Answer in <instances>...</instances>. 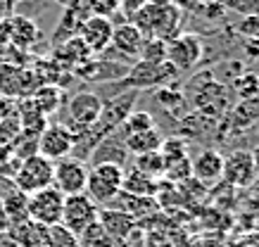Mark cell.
Segmentation results:
<instances>
[{"label":"cell","instance_id":"cell-1","mask_svg":"<svg viewBox=\"0 0 259 247\" xmlns=\"http://www.w3.org/2000/svg\"><path fill=\"white\" fill-rule=\"evenodd\" d=\"M124 183V167L117 164H95L88 169L86 195L98 207H110L114 197L121 192Z\"/></svg>","mask_w":259,"mask_h":247},{"label":"cell","instance_id":"cell-2","mask_svg":"<svg viewBox=\"0 0 259 247\" xmlns=\"http://www.w3.org/2000/svg\"><path fill=\"white\" fill-rule=\"evenodd\" d=\"M179 76L169 62L162 64H148V62H136L128 67L126 76L121 79V86L126 90H148V88H164Z\"/></svg>","mask_w":259,"mask_h":247},{"label":"cell","instance_id":"cell-3","mask_svg":"<svg viewBox=\"0 0 259 247\" xmlns=\"http://www.w3.org/2000/svg\"><path fill=\"white\" fill-rule=\"evenodd\" d=\"M62 205H64V195L57 188H43L36 190L31 195H26V216L38 226H55L62 221Z\"/></svg>","mask_w":259,"mask_h":247},{"label":"cell","instance_id":"cell-4","mask_svg":"<svg viewBox=\"0 0 259 247\" xmlns=\"http://www.w3.org/2000/svg\"><path fill=\"white\" fill-rule=\"evenodd\" d=\"M53 167L55 164L50 160L40 157V155H33V157H29V160H24L19 164L15 178H12V185L24 195L50 188L53 185Z\"/></svg>","mask_w":259,"mask_h":247},{"label":"cell","instance_id":"cell-5","mask_svg":"<svg viewBox=\"0 0 259 247\" xmlns=\"http://www.w3.org/2000/svg\"><path fill=\"white\" fill-rule=\"evenodd\" d=\"M98 214H100V207L88 197L86 192H81V195H67L62 205V221L60 223H62L64 228H69L74 235H81L88 226L98 223Z\"/></svg>","mask_w":259,"mask_h":247},{"label":"cell","instance_id":"cell-6","mask_svg":"<svg viewBox=\"0 0 259 247\" xmlns=\"http://www.w3.org/2000/svg\"><path fill=\"white\" fill-rule=\"evenodd\" d=\"M100 114H102V97L98 93L83 90V93H76L67 103V124L64 126L69 128L71 133H79L83 128L93 126L95 121L100 119Z\"/></svg>","mask_w":259,"mask_h":247},{"label":"cell","instance_id":"cell-7","mask_svg":"<svg viewBox=\"0 0 259 247\" xmlns=\"http://www.w3.org/2000/svg\"><path fill=\"white\" fill-rule=\"evenodd\" d=\"M204 53V43L197 33H179L166 43V62L176 72H190Z\"/></svg>","mask_w":259,"mask_h":247},{"label":"cell","instance_id":"cell-8","mask_svg":"<svg viewBox=\"0 0 259 247\" xmlns=\"http://www.w3.org/2000/svg\"><path fill=\"white\" fill-rule=\"evenodd\" d=\"M88 164L74 157H64V160L55 162L53 167V188L67 195H81L86 192V181H88Z\"/></svg>","mask_w":259,"mask_h":247},{"label":"cell","instance_id":"cell-9","mask_svg":"<svg viewBox=\"0 0 259 247\" xmlns=\"http://www.w3.org/2000/svg\"><path fill=\"white\" fill-rule=\"evenodd\" d=\"M74 150V133L64 124H48L38 133V155L53 164L64 157H71Z\"/></svg>","mask_w":259,"mask_h":247},{"label":"cell","instance_id":"cell-10","mask_svg":"<svg viewBox=\"0 0 259 247\" xmlns=\"http://www.w3.org/2000/svg\"><path fill=\"white\" fill-rule=\"evenodd\" d=\"M112 33H114V24L110 17L105 15H91L83 19V24L79 29V38L83 40V45L88 48L91 55H100L110 48Z\"/></svg>","mask_w":259,"mask_h":247},{"label":"cell","instance_id":"cell-11","mask_svg":"<svg viewBox=\"0 0 259 247\" xmlns=\"http://www.w3.org/2000/svg\"><path fill=\"white\" fill-rule=\"evenodd\" d=\"M254 164H252L250 150H233L231 155L224 157V174L221 181L228 183L231 188H247L254 181Z\"/></svg>","mask_w":259,"mask_h":247},{"label":"cell","instance_id":"cell-12","mask_svg":"<svg viewBox=\"0 0 259 247\" xmlns=\"http://www.w3.org/2000/svg\"><path fill=\"white\" fill-rule=\"evenodd\" d=\"M224 174V155L214 147L197 152L195 160H190V176H195V181L204 188L217 185Z\"/></svg>","mask_w":259,"mask_h":247},{"label":"cell","instance_id":"cell-13","mask_svg":"<svg viewBox=\"0 0 259 247\" xmlns=\"http://www.w3.org/2000/svg\"><path fill=\"white\" fill-rule=\"evenodd\" d=\"M131 155L126 150V140H124V133L121 131H112L110 136H105L100 143L95 145L93 155H91V164H117V167H124L126 160Z\"/></svg>","mask_w":259,"mask_h":247},{"label":"cell","instance_id":"cell-14","mask_svg":"<svg viewBox=\"0 0 259 247\" xmlns=\"http://www.w3.org/2000/svg\"><path fill=\"white\" fill-rule=\"evenodd\" d=\"M8 24H10V45H12V48L29 53V50L38 43L40 29H38V24L33 22L31 17L12 15L8 19Z\"/></svg>","mask_w":259,"mask_h":247},{"label":"cell","instance_id":"cell-15","mask_svg":"<svg viewBox=\"0 0 259 247\" xmlns=\"http://www.w3.org/2000/svg\"><path fill=\"white\" fill-rule=\"evenodd\" d=\"M143 43H145V36H143L131 22H124V24L114 26L110 45L117 50L119 55L128 57V60H138V53H141Z\"/></svg>","mask_w":259,"mask_h":247},{"label":"cell","instance_id":"cell-16","mask_svg":"<svg viewBox=\"0 0 259 247\" xmlns=\"http://www.w3.org/2000/svg\"><path fill=\"white\" fill-rule=\"evenodd\" d=\"M98 223L107 231V235H110L114 242H117V240L128 238V235L134 233V228H136L134 216H128L126 212H121V209H112V207L100 209V214H98Z\"/></svg>","mask_w":259,"mask_h":247},{"label":"cell","instance_id":"cell-17","mask_svg":"<svg viewBox=\"0 0 259 247\" xmlns=\"http://www.w3.org/2000/svg\"><path fill=\"white\" fill-rule=\"evenodd\" d=\"M257 121H259V93L247 97V100H238L228 112V126L236 133H240V131L250 126H257Z\"/></svg>","mask_w":259,"mask_h":247},{"label":"cell","instance_id":"cell-18","mask_svg":"<svg viewBox=\"0 0 259 247\" xmlns=\"http://www.w3.org/2000/svg\"><path fill=\"white\" fill-rule=\"evenodd\" d=\"M112 205H117L121 212H126L128 216H134L136 221H138V219H145V216H152L159 209V205H157V200H155V197L126 195V192H119Z\"/></svg>","mask_w":259,"mask_h":247},{"label":"cell","instance_id":"cell-19","mask_svg":"<svg viewBox=\"0 0 259 247\" xmlns=\"http://www.w3.org/2000/svg\"><path fill=\"white\" fill-rule=\"evenodd\" d=\"M157 178L143 174L138 169L124 171V183H121V192L126 195H141V197H155L157 192Z\"/></svg>","mask_w":259,"mask_h":247},{"label":"cell","instance_id":"cell-20","mask_svg":"<svg viewBox=\"0 0 259 247\" xmlns=\"http://www.w3.org/2000/svg\"><path fill=\"white\" fill-rule=\"evenodd\" d=\"M31 103L38 107V112L43 117H50V114H55L57 110H62L64 90L60 86H38L33 90Z\"/></svg>","mask_w":259,"mask_h":247},{"label":"cell","instance_id":"cell-21","mask_svg":"<svg viewBox=\"0 0 259 247\" xmlns=\"http://www.w3.org/2000/svg\"><path fill=\"white\" fill-rule=\"evenodd\" d=\"M124 140H126V150H128V155L138 157V155L157 152L159 147H162V140H164V138L159 136L157 126H155V128H150V131H143V133L124 136Z\"/></svg>","mask_w":259,"mask_h":247},{"label":"cell","instance_id":"cell-22","mask_svg":"<svg viewBox=\"0 0 259 247\" xmlns=\"http://www.w3.org/2000/svg\"><path fill=\"white\" fill-rule=\"evenodd\" d=\"M0 207L5 209V214H8L12 226L29 219V216H26V195L17 190L15 185H12V190L5 192V195L0 197Z\"/></svg>","mask_w":259,"mask_h":247},{"label":"cell","instance_id":"cell-23","mask_svg":"<svg viewBox=\"0 0 259 247\" xmlns=\"http://www.w3.org/2000/svg\"><path fill=\"white\" fill-rule=\"evenodd\" d=\"M231 90H233V95H236L238 100H247V97L257 95L259 93V76H257V72H247V69H243L238 76L231 79Z\"/></svg>","mask_w":259,"mask_h":247},{"label":"cell","instance_id":"cell-24","mask_svg":"<svg viewBox=\"0 0 259 247\" xmlns=\"http://www.w3.org/2000/svg\"><path fill=\"white\" fill-rule=\"evenodd\" d=\"M155 128V119L150 112H143V110H134L128 117L124 119V124L119 126V131L124 136H134V133H143V131H150Z\"/></svg>","mask_w":259,"mask_h":247},{"label":"cell","instance_id":"cell-25","mask_svg":"<svg viewBox=\"0 0 259 247\" xmlns=\"http://www.w3.org/2000/svg\"><path fill=\"white\" fill-rule=\"evenodd\" d=\"M136 62H148V64H162L166 62V40L159 38H145L138 60Z\"/></svg>","mask_w":259,"mask_h":247},{"label":"cell","instance_id":"cell-26","mask_svg":"<svg viewBox=\"0 0 259 247\" xmlns=\"http://www.w3.org/2000/svg\"><path fill=\"white\" fill-rule=\"evenodd\" d=\"M46 245L48 247H79V235H74L62 223H55L46 231Z\"/></svg>","mask_w":259,"mask_h":247},{"label":"cell","instance_id":"cell-27","mask_svg":"<svg viewBox=\"0 0 259 247\" xmlns=\"http://www.w3.org/2000/svg\"><path fill=\"white\" fill-rule=\"evenodd\" d=\"M79 247H114V240L107 235L100 223H93L79 235Z\"/></svg>","mask_w":259,"mask_h":247},{"label":"cell","instance_id":"cell-28","mask_svg":"<svg viewBox=\"0 0 259 247\" xmlns=\"http://www.w3.org/2000/svg\"><path fill=\"white\" fill-rule=\"evenodd\" d=\"M136 169L143 171V174L148 176H162L164 174V157H162V152H148V155H138L136 157Z\"/></svg>","mask_w":259,"mask_h":247},{"label":"cell","instance_id":"cell-29","mask_svg":"<svg viewBox=\"0 0 259 247\" xmlns=\"http://www.w3.org/2000/svg\"><path fill=\"white\" fill-rule=\"evenodd\" d=\"M157 103L164 107L169 114H179L181 117V110L186 107V95L181 90H171V88H157Z\"/></svg>","mask_w":259,"mask_h":247},{"label":"cell","instance_id":"cell-30","mask_svg":"<svg viewBox=\"0 0 259 247\" xmlns=\"http://www.w3.org/2000/svg\"><path fill=\"white\" fill-rule=\"evenodd\" d=\"M200 15H202V19H207V22H217V19H224V15L228 12L226 3L224 0H202L200 3Z\"/></svg>","mask_w":259,"mask_h":247},{"label":"cell","instance_id":"cell-31","mask_svg":"<svg viewBox=\"0 0 259 247\" xmlns=\"http://www.w3.org/2000/svg\"><path fill=\"white\" fill-rule=\"evenodd\" d=\"M226 8L236 10L240 17H254L259 22V0H236V3H231Z\"/></svg>","mask_w":259,"mask_h":247},{"label":"cell","instance_id":"cell-32","mask_svg":"<svg viewBox=\"0 0 259 247\" xmlns=\"http://www.w3.org/2000/svg\"><path fill=\"white\" fill-rule=\"evenodd\" d=\"M238 33L243 38H259V22L254 17H243L238 22Z\"/></svg>","mask_w":259,"mask_h":247},{"label":"cell","instance_id":"cell-33","mask_svg":"<svg viewBox=\"0 0 259 247\" xmlns=\"http://www.w3.org/2000/svg\"><path fill=\"white\" fill-rule=\"evenodd\" d=\"M5 48H10V24H8V19L0 22V53H3Z\"/></svg>","mask_w":259,"mask_h":247},{"label":"cell","instance_id":"cell-34","mask_svg":"<svg viewBox=\"0 0 259 247\" xmlns=\"http://www.w3.org/2000/svg\"><path fill=\"white\" fill-rule=\"evenodd\" d=\"M15 15V5L10 0H0V22H5L10 17Z\"/></svg>","mask_w":259,"mask_h":247},{"label":"cell","instance_id":"cell-35","mask_svg":"<svg viewBox=\"0 0 259 247\" xmlns=\"http://www.w3.org/2000/svg\"><path fill=\"white\" fill-rule=\"evenodd\" d=\"M0 247H19L15 240L10 238L8 233H0Z\"/></svg>","mask_w":259,"mask_h":247},{"label":"cell","instance_id":"cell-36","mask_svg":"<svg viewBox=\"0 0 259 247\" xmlns=\"http://www.w3.org/2000/svg\"><path fill=\"white\" fill-rule=\"evenodd\" d=\"M250 155H252V164H254V171L259 174V143L250 150Z\"/></svg>","mask_w":259,"mask_h":247},{"label":"cell","instance_id":"cell-37","mask_svg":"<svg viewBox=\"0 0 259 247\" xmlns=\"http://www.w3.org/2000/svg\"><path fill=\"white\" fill-rule=\"evenodd\" d=\"M57 3H64V5H71V0H57Z\"/></svg>","mask_w":259,"mask_h":247},{"label":"cell","instance_id":"cell-38","mask_svg":"<svg viewBox=\"0 0 259 247\" xmlns=\"http://www.w3.org/2000/svg\"><path fill=\"white\" fill-rule=\"evenodd\" d=\"M10 3H12V5H19V3H24V0H10Z\"/></svg>","mask_w":259,"mask_h":247},{"label":"cell","instance_id":"cell-39","mask_svg":"<svg viewBox=\"0 0 259 247\" xmlns=\"http://www.w3.org/2000/svg\"><path fill=\"white\" fill-rule=\"evenodd\" d=\"M224 3H226V5H231V3H236V0H224Z\"/></svg>","mask_w":259,"mask_h":247},{"label":"cell","instance_id":"cell-40","mask_svg":"<svg viewBox=\"0 0 259 247\" xmlns=\"http://www.w3.org/2000/svg\"><path fill=\"white\" fill-rule=\"evenodd\" d=\"M257 131H259V121H257Z\"/></svg>","mask_w":259,"mask_h":247},{"label":"cell","instance_id":"cell-41","mask_svg":"<svg viewBox=\"0 0 259 247\" xmlns=\"http://www.w3.org/2000/svg\"><path fill=\"white\" fill-rule=\"evenodd\" d=\"M257 76H259V67H257Z\"/></svg>","mask_w":259,"mask_h":247},{"label":"cell","instance_id":"cell-42","mask_svg":"<svg viewBox=\"0 0 259 247\" xmlns=\"http://www.w3.org/2000/svg\"><path fill=\"white\" fill-rule=\"evenodd\" d=\"M257 228H259V221H257Z\"/></svg>","mask_w":259,"mask_h":247}]
</instances>
